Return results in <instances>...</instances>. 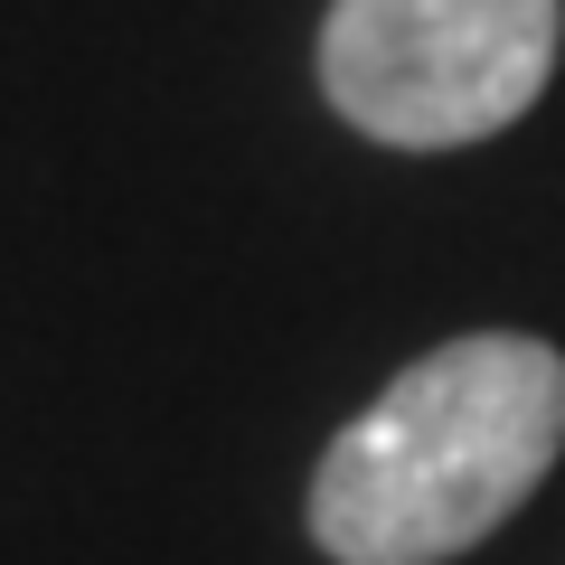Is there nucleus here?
<instances>
[{
	"label": "nucleus",
	"mask_w": 565,
	"mask_h": 565,
	"mask_svg": "<svg viewBox=\"0 0 565 565\" xmlns=\"http://www.w3.org/2000/svg\"><path fill=\"white\" fill-rule=\"evenodd\" d=\"M556 47L565 0H330L321 95L367 141L462 151L546 95Z\"/></svg>",
	"instance_id": "nucleus-2"
},
{
	"label": "nucleus",
	"mask_w": 565,
	"mask_h": 565,
	"mask_svg": "<svg viewBox=\"0 0 565 565\" xmlns=\"http://www.w3.org/2000/svg\"><path fill=\"white\" fill-rule=\"evenodd\" d=\"M565 452V359L527 330L424 349L311 471V546L330 565H452Z\"/></svg>",
	"instance_id": "nucleus-1"
}]
</instances>
